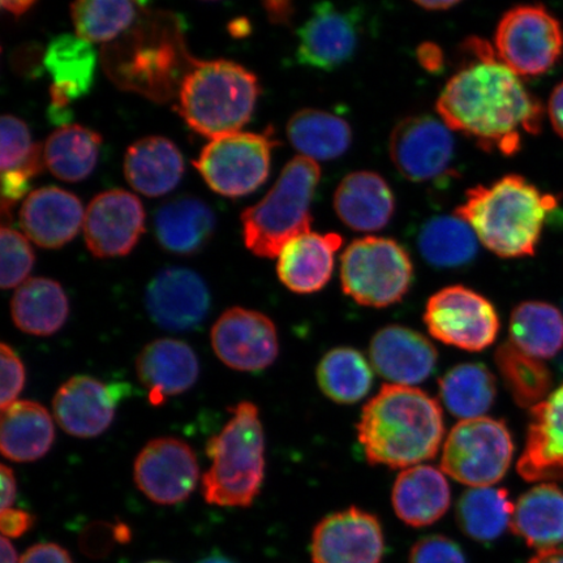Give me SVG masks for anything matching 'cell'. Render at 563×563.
Returning <instances> with one entry per match:
<instances>
[{
    "label": "cell",
    "instance_id": "19",
    "mask_svg": "<svg viewBox=\"0 0 563 563\" xmlns=\"http://www.w3.org/2000/svg\"><path fill=\"white\" fill-rule=\"evenodd\" d=\"M123 396V385H108L90 376H76L56 391L54 418L69 435L95 439L108 431Z\"/></svg>",
    "mask_w": 563,
    "mask_h": 563
},
{
    "label": "cell",
    "instance_id": "39",
    "mask_svg": "<svg viewBox=\"0 0 563 563\" xmlns=\"http://www.w3.org/2000/svg\"><path fill=\"white\" fill-rule=\"evenodd\" d=\"M317 383L329 399L340 405H354L371 390L373 372L361 351L338 347L329 351L317 367Z\"/></svg>",
    "mask_w": 563,
    "mask_h": 563
},
{
    "label": "cell",
    "instance_id": "28",
    "mask_svg": "<svg viewBox=\"0 0 563 563\" xmlns=\"http://www.w3.org/2000/svg\"><path fill=\"white\" fill-rule=\"evenodd\" d=\"M97 56L90 42L79 35L60 34L48 44L44 66L53 79L52 104L68 108L69 101L93 87Z\"/></svg>",
    "mask_w": 563,
    "mask_h": 563
},
{
    "label": "cell",
    "instance_id": "27",
    "mask_svg": "<svg viewBox=\"0 0 563 563\" xmlns=\"http://www.w3.org/2000/svg\"><path fill=\"white\" fill-rule=\"evenodd\" d=\"M185 174V159L173 141L162 136L133 143L124 157V175L141 195L159 197L172 192Z\"/></svg>",
    "mask_w": 563,
    "mask_h": 563
},
{
    "label": "cell",
    "instance_id": "14",
    "mask_svg": "<svg viewBox=\"0 0 563 563\" xmlns=\"http://www.w3.org/2000/svg\"><path fill=\"white\" fill-rule=\"evenodd\" d=\"M363 15L333 3L313 7L298 31L299 65L332 73L354 58L363 34Z\"/></svg>",
    "mask_w": 563,
    "mask_h": 563
},
{
    "label": "cell",
    "instance_id": "40",
    "mask_svg": "<svg viewBox=\"0 0 563 563\" xmlns=\"http://www.w3.org/2000/svg\"><path fill=\"white\" fill-rule=\"evenodd\" d=\"M495 361L505 386L519 407L532 408L549 397L553 382L551 371L539 358L505 342L497 349Z\"/></svg>",
    "mask_w": 563,
    "mask_h": 563
},
{
    "label": "cell",
    "instance_id": "29",
    "mask_svg": "<svg viewBox=\"0 0 563 563\" xmlns=\"http://www.w3.org/2000/svg\"><path fill=\"white\" fill-rule=\"evenodd\" d=\"M154 230L162 249L175 255H195L213 236L216 216L208 203L197 197H175L158 209Z\"/></svg>",
    "mask_w": 563,
    "mask_h": 563
},
{
    "label": "cell",
    "instance_id": "56",
    "mask_svg": "<svg viewBox=\"0 0 563 563\" xmlns=\"http://www.w3.org/2000/svg\"><path fill=\"white\" fill-rule=\"evenodd\" d=\"M0 561L2 563H20L15 547L7 538L0 541Z\"/></svg>",
    "mask_w": 563,
    "mask_h": 563
},
{
    "label": "cell",
    "instance_id": "3",
    "mask_svg": "<svg viewBox=\"0 0 563 563\" xmlns=\"http://www.w3.org/2000/svg\"><path fill=\"white\" fill-rule=\"evenodd\" d=\"M555 208L554 196L510 174L490 186L468 189L454 214L473 228L485 249L499 257L518 258L534 255L547 218Z\"/></svg>",
    "mask_w": 563,
    "mask_h": 563
},
{
    "label": "cell",
    "instance_id": "2",
    "mask_svg": "<svg viewBox=\"0 0 563 563\" xmlns=\"http://www.w3.org/2000/svg\"><path fill=\"white\" fill-rule=\"evenodd\" d=\"M445 433L438 400L418 387L385 385L364 406L357 438L371 464L410 468L439 453Z\"/></svg>",
    "mask_w": 563,
    "mask_h": 563
},
{
    "label": "cell",
    "instance_id": "13",
    "mask_svg": "<svg viewBox=\"0 0 563 563\" xmlns=\"http://www.w3.org/2000/svg\"><path fill=\"white\" fill-rule=\"evenodd\" d=\"M137 488L158 505L185 503L199 483L200 467L187 442L162 438L141 450L133 466Z\"/></svg>",
    "mask_w": 563,
    "mask_h": 563
},
{
    "label": "cell",
    "instance_id": "41",
    "mask_svg": "<svg viewBox=\"0 0 563 563\" xmlns=\"http://www.w3.org/2000/svg\"><path fill=\"white\" fill-rule=\"evenodd\" d=\"M137 7L124 0H81L70 4L76 35L90 44L114 40L129 30L137 16Z\"/></svg>",
    "mask_w": 563,
    "mask_h": 563
},
{
    "label": "cell",
    "instance_id": "34",
    "mask_svg": "<svg viewBox=\"0 0 563 563\" xmlns=\"http://www.w3.org/2000/svg\"><path fill=\"white\" fill-rule=\"evenodd\" d=\"M102 137L87 126L70 124L52 133L44 146L45 165L55 178L76 183L95 172Z\"/></svg>",
    "mask_w": 563,
    "mask_h": 563
},
{
    "label": "cell",
    "instance_id": "52",
    "mask_svg": "<svg viewBox=\"0 0 563 563\" xmlns=\"http://www.w3.org/2000/svg\"><path fill=\"white\" fill-rule=\"evenodd\" d=\"M272 23L287 24L292 19L294 5L288 2H267L264 4Z\"/></svg>",
    "mask_w": 563,
    "mask_h": 563
},
{
    "label": "cell",
    "instance_id": "57",
    "mask_svg": "<svg viewBox=\"0 0 563 563\" xmlns=\"http://www.w3.org/2000/svg\"><path fill=\"white\" fill-rule=\"evenodd\" d=\"M197 563H235L234 561L227 558V555L214 553L209 555V558H206Z\"/></svg>",
    "mask_w": 563,
    "mask_h": 563
},
{
    "label": "cell",
    "instance_id": "18",
    "mask_svg": "<svg viewBox=\"0 0 563 563\" xmlns=\"http://www.w3.org/2000/svg\"><path fill=\"white\" fill-rule=\"evenodd\" d=\"M145 306L161 328L185 332L200 325L210 308V292L191 269L166 267L146 287Z\"/></svg>",
    "mask_w": 563,
    "mask_h": 563
},
{
    "label": "cell",
    "instance_id": "22",
    "mask_svg": "<svg viewBox=\"0 0 563 563\" xmlns=\"http://www.w3.org/2000/svg\"><path fill=\"white\" fill-rule=\"evenodd\" d=\"M517 470L527 482L563 481V384L531 408L525 452Z\"/></svg>",
    "mask_w": 563,
    "mask_h": 563
},
{
    "label": "cell",
    "instance_id": "15",
    "mask_svg": "<svg viewBox=\"0 0 563 563\" xmlns=\"http://www.w3.org/2000/svg\"><path fill=\"white\" fill-rule=\"evenodd\" d=\"M210 340L217 357L235 371H263L279 354L276 325L252 309L234 307L224 311L211 329Z\"/></svg>",
    "mask_w": 563,
    "mask_h": 563
},
{
    "label": "cell",
    "instance_id": "54",
    "mask_svg": "<svg viewBox=\"0 0 563 563\" xmlns=\"http://www.w3.org/2000/svg\"><path fill=\"white\" fill-rule=\"evenodd\" d=\"M528 563H563V549L553 548L540 551Z\"/></svg>",
    "mask_w": 563,
    "mask_h": 563
},
{
    "label": "cell",
    "instance_id": "4",
    "mask_svg": "<svg viewBox=\"0 0 563 563\" xmlns=\"http://www.w3.org/2000/svg\"><path fill=\"white\" fill-rule=\"evenodd\" d=\"M232 418L208 442L211 466L202 476V496L221 508H250L265 477V435L258 408L242 402L230 408Z\"/></svg>",
    "mask_w": 563,
    "mask_h": 563
},
{
    "label": "cell",
    "instance_id": "9",
    "mask_svg": "<svg viewBox=\"0 0 563 563\" xmlns=\"http://www.w3.org/2000/svg\"><path fill=\"white\" fill-rule=\"evenodd\" d=\"M278 144L271 130L231 133L211 140L194 166L214 192L238 199L257 191L269 178L273 151Z\"/></svg>",
    "mask_w": 563,
    "mask_h": 563
},
{
    "label": "cell",
    "instance_id": "47",
    "mask_svg": "<svg viewBox=\"0 0 563 563\" xmlns=\"http://www.w3.org/2000/svg\"><path fill=\"white\" fill-rule=\"evenodd\" d=\"M32 514L20 509H7L0 514V531L3 538L18 539L23 537L34 526Z\"/></svg>",
    "mask_w": 563,
    "mask_h": 563
},
{
    "label": "cell",
    "instance_id": "16",
    "mask_svg": "<svg viewBox=\"0 0 563 563\" xmlns=\"http://www.w3.org/2000/svg\"><path fill=\"white\" fill-rule=\"evenodd\" d=\"M84 236L98 258L129 255L145 230V211L137 197L111 189L90 201L84 218Z\"/></svg>",
    "mask_w": 563,
    "mask_h": 563
},
{
    "label": "cell",
    "instance_id": "7",
    "mask_svg": "<svg viewBox=\"0 0 563 563\" xmlns=\"http://www.w3.org/2000/svg\"><path fill=\"white\" fill-rule=\"evenodd\" d=\"M412 260L398 242L367 236L352 242L341 257V285L357 305L385 308L410 291Z\"/></svg>",
    "mask_w": 563,
    "mask_h": 563
},
{
    "label": "cell",
    "instance_id": "37",
    "mask_svg": "<svg viewBox=\"0 0 563 563\" xmlns=\"http://www.w3.org/2000/svg\"><path fill=\"white\" fill-rule=\"evenodd\" d=\"M497 396V383L484 364L466 363L448 371L440 379V398L462 420L483 418Z\"/></svg>",
    "mask_w": 563,
    "mask_h": 563
},
{
    "label": "cell",
    "instance_id": "30",
    "mask_svg": "<svg viewBox=\"0 0 563 563\" xmlns=\"http://www.w3.org/2000/svg\"><path fill=\"white\" fill-rule=\"evenodd\" d=\"M55 441L51 412L32 400H16L2 410L0 450L7 460L30 463L44 457Z\"/></svg>",
    "mask_w": 563,
    "mask_h": 563
},
{
    "label": "cell",
    "instance_id": "51",
    "mask_svg": "<svg viewBox=\"0 0 563 563\" xmlns=\"http://www.w3.org/2000/svg\"><path fill=\"white\" fill-rule=\"evenodd\" d=\"M0 478H2V510L11 509L16 499L18 484L15 474L5 464L0 467Z\"/></svg>",
    "mask_w": 563,
    "mask_h": 563
},
{
    "label": "cell",
    "instance_id": "50",
    "mask_svg": "<svg viewBox=\"0 0 563 563\" xmlns=\"http://www.w3.org/2000/svg\"><path fill=\"white\" fill-rule=\"evenodd\" d=\"M548 114L553 130L563 139V81L554 88L549 98Z\"/></svg>",
    "mask_w": 563,
    "mask_h": 563
},
{
    "label": "cell",
    "instance_id": "17",
    "mask_svg": "<svg viewBox=\"0 0 563 563\" xmlns=\"http://www.w3.org/2000/svg\"><path fill=\"white\" fill-rule=\"evenodd\" d=\"M384 552L382 523L357 508L330 514L312 534L313 563H379Z\"/></svg>",
    "mask_w": 563,
    "mask_h": 563
},
{
    "label": "cell",
    "instance_id": "53",
    "mask_svg": "<svg viewBox=\"0 0 563 563\" xmlns=\"http://www.w3.org/2000/svg\"><path fill=\"white\" fill-rule=\"evenodd\" d=\"M460 3L457 0H419V2H415L426 11H448Z\"/></svg>",
    "mask_w": 563,
    "mask_h": 563
},
{
    "label": "cell",
    "instance_id": "21",
    "mask_svg": "<svg viewBox=\"0 0 563 563\" xmlns=\"http://www.w3.org/2000/svg\"><path fill=\"white\" fill-rule=\"evenodd\" d=\"M20 227L34 244L58 250L79 234L86 210L79 197L58 187L35 189L20 209Z\"/></svg>",
    "mask_w": 563,
    "mask_h": 563
},
{
    "label": "cell",
    "instance_id": "6",
    "mask_svg": "<svg viewBox=\"0 0 563 563\" xmlns=\"http://www.w3.org/2000/svg\"><path fill=\"white\" fill-rule=\"evenodd\" d=\"M320 178L316 161L294 158L264 199L244 211L243 238L253 255L277 257L292 239L311 231V206Z\"/></svg>",
    "mask_w": 563,
    "mask_h": 563
},
{
    "label": "cell",
    "instance_id": "45",
    "mask_svg": "<svg viewBox=\"0 0 563 563\" xmlns=\"http://www.w3.org/2000/svg\"><path fill=\"white\" fill-rule=\"evenodd\" d=\"M0 371H2V390H0V407L15 404L25 385V367L16 352L9 344L0 346Z\"/></svg>",
    "mask_w": 563,
    "mask_h": 563
},
{
    "label": "cell",
    "instance_id": "20",
    "mask_svg": "<svg viewBox=\"0 0 563 563\" xmlns=\"http://www.w3.org/2000/svg\"><path fill=\"white\" fill-rule=\"evenodd\" d=\"M373 368L393 385L424 383L438 364V350L424 335L402 325L385 327L372 338Z\"/></svg>",
    "mask_w": 563,
    "mask_h": 563
},
{
    "label": "cell",
    "instance_id": "36",
    "mask_svg": "<svg viewBox=\"0 0 563 563\" xmlns=\"http://www.w3.org/2000/svg\"><path fill=\"white\" fill-rule=\"evenodd\" d=\"M477 241L475 231L462 218L442 216L421 228L418 246L427 263L440 269H457L474 262Z\"/></svg>",
    "mask_w": 563,
    "mask_h": 563
},
{
    "label": "cell",
    "instance_id": "42",
    "mask_svg": "<svg viewBox=\"0 0 563 563\" xmlns=\"http://www.w3.org/2000/svg\"><path fill=\"white\" fill-rule=\"evenodd\" d=\"M0 168L2 173L21 172L33 179L44 168V150L33 144L27 125L15 115L5 114L0 122Z\"/></svg>",
    "mask_w": 563,
    "mask_h": 563
},
{
    "label": "cell",
    "instance_id": "26",
    "mask_svg": "<svg viewBox=\"0 0 563 563\" xmlns=\"http://www.w3.org/2000/svg\"><path fill=\"white\" fill-rule=\"evenodd\" d=\"M393 508L412 527L438 522L450 508L452 490L442 471L427 464L406 468L394 483Z\"/></svg>",
    "mask_w": 563,
    "mask_h": 563
},
{
    "label": "cell",
    "instance_id": "33",
    "mask_svg": "<svg viewBox=\"0 0 563 563\" xmlns=\"http://www.w3.org/2000/svg\"><path fill=\"white\" fill-rule=\"evenodd\" d=\"M287 137L302 157L330 161L349 151L352 131L344 119L328 111L302 109L288 121Z\"/></svg>",
    "mask_w": 563,
    "mask_h": 563
},
{
    "label": "cell",
    "instance_id": "5",
    "mask_svg": "<svg viewBox=\"0 0 563 563\" xmlns=\"http://www.w3.org/2000/svg\"><path fill=\"white\" fill-rule=\"evenodd\" d=\"M260 91L256 75L238 63L202 62L181 82L178 111L189 129L213 140L241 132Z\"/></svg>",
    "mask_w": 563,
    "mask_h": 563
},
{
    "label": "cell",
    "instance_id": "24",
    "mask_svg": "<svg viewBox=\"0 0 563 563\" xmlns=\"http://www.w3.org/2000/svg\"><path fill=\"white\" fill-rule=\"evenodd\" d=\"M342 244V236L334 232L317 234L309 231L292 239L278 256L279 280L288 290L297 294L322 290L333 276L335 253Z\"/></svg>",
    "mask_w": 563,
    "mask_h": 563
},
{
    "label": "cell",
    "instance_id": "11",
    "mask_svg": "<svg viewBox=\"0 0 563 563\" xmlns=\"http://www.w3.org/2000/svg\"><path fill=\"white\" fill-rule=\"evenodd\" d=\"M424 322L435 340L473 352L489 347L499 332L495 306L464 286H449L432 295Z\"/></svg>",
    "mask_w": 563,
    "mask_h": 563
},
{
    "label": "cell",
    "instance_id": "38",
    "mask_svg": "<svg viewBox=\"0 0 563 563\" xmlns=\"http://www.w3.org/2000/svg\"><path fill=\"white\" fill-rule=\"evenodd\" d=\"M514 508L504 488H471L457 499L456 522L477 543H490L510 526Z\"/></svg>",
    "mask_w": 563,
    "mask_h": 563
},
{
    "label": "cell",
    "instance_id": "31",
    "mask_svg": "<svg viewBox=\"0 0 563 563\" xmlns=\"http://www.w3.org/2000/svg\"><path fill=\"white\" fill-rule=\"evenodd\" d=\"M510 528L528 547L553 549L563 543V492L552 483L539 484L519 497Z\"/></svg>",
    "mask_w": 563,
    "mask_h": 563
},
{
    "label": "cell",
    "instance_id": "8",
    "mask_svg": "<svg viewBox=\"0 0 563 563\" xmlns=\"http://www.w3.org/2000/svg\"><path fill=\"white\" fill-rule=\"evenodd\" d=\"M443 473L468 487H492L510 468L514 441L503 420H461L443 443Z\"/></svg>",
    "mask_w": 563,
    "mask_h": 563
},
{
    "label": "cell",
    "instance_id": "23",
    "mask_svg": "<svg viewBox=\"0 0 563 563\" xmlns=\"http://www.w3.org/2000/svg\"><path fill=\"white\" fill-rule=\"evenodd\" d=\"M140 383L150 390L154 406L179 396L196 384L200 375L199 358L189 344L173 338L147 343L136 361Z\"/></svg>",
    "mask_w": 563,
    "mask_h": 563
},
{
    "label": "cell",
    "instance_id": "48",
    "mask_svg": "<svg viewBox=\"0 0 563 563\" xmlns=\"http://www.w3.org/2000/svg\"><path fill=\"white\" fill-rule=\"evenodd\" d=\"M20 563H74L65 548L42 543L27 549Z\"/></svg>",
    "mask_w": 563,
    "mask_h": 563
},
{
    "label": "cell",
    "instance_id": "25",
    "mask_svg": "<svg viewBox=\"0 0 563 563\" xmlns=\"http://www.w3.org/2000/svg\"><path fill=\"white\" fill-rule=\"evenodd\" d=\"M334 209L350 229L373 232L389 224L396 211V200L382 175L356 172L347 175L338 186Z\"/></svg>",
    "mask_w": 563,
    "mask_h": 563
},
{
    "label": "cell",
    "instance_id": "12",
    "mask_svg": "<svg viewBox=\"0 0 563 563\" xmlns=\"http://www.w3.org/2000/svg\"><path fill=\"white\" fill-rule=\"evenodd\" d=\"M455 143L452 130L431 115H413L393 130L389 152L394 166L412 181H432L452 168Z\"/></svg>",
    "mask_w": 563,
    "mask_h": 563
},
{
    "label": "cell",
    "instance_id": "58",
    "mask_svg": "<svg viewBox=\"0 0 563 563\" xmlns=\"http://www.w3.org/2000/svg\"><path fill=\"white\" fill-rule=\"evenodd\" d=\"M144 563H172V562H167V561H150V562H144Z\"/></svg>",
    "mask_w": 563,
    "mask_h": 563
},
{
    "label": "cell",
    "instance_id": "49",
    "mask_svg": "<svg viewBox=\"0 0 563 563\" xmlns=\"http://www.w3.org/2000/svg\"><path fill=\"white\" fill-rule=\"evenodd\" d=\"M418 60L420 66L431 74H441L445 68V55L442 48L434 42H422L418 47Z\"/></svg>",
    "mask_w": 563,
    "mask_h": 563
},
{
    "label": "cell",
    "instance_id": "46",
    "mask_svg": "<svg viewBox=\"0 0 563 563\" xmlns=\"http://www.w3.org/2000/svg\"><path fill=\"white\" fill-rule=\"evenodd\" d=\"M31 176L21 172L2 173V208L3 211L13 206L31 189Z\"/></svg>",
    "mask_w": 563,
    "mask_h": 563
},
{
    "label": "cell",
    "instance_id": "55",
    "mask_svg": "<svg viewBox=\"0 0 563 563\" xmlns=\"http://www.w3.org/2000/svg\"><path fill=\"white\" fill-rule=\"evenodd\" d=\"M0 5H2L4 11L10 12L11 15L20 18L33 9L35 2H30V0H21V2H2Z\"/></svg>",
    "mask_w": 563,
    "mask_h": 563
},
{
    "label": "cell",
    "instance_id": "1",
    "mask_svg": "<svg viewBox=\"0 0 563 563\" xmlns=\"http://www.w3.org/2000/svg\"><path fill=\"white\" fill-rule=\"evenodd\" d=\"M450 130L473 139L485 152L514 156L523 133L539 135L543 104L498 59L488 41L471 37L461 45V65L435 106Z\"/></svg>",
    "mask_w": 563,
    "mask_h": 563
},
{
    "label": "cell",
    "instance_id": "43",
    "mask_svg": "<svg viewBox=\"0 0 563 563\" xmlns=\"http://www.w3.org/2000/svg\"><path fill=\"white\" fill-rule=\"evenodd\" d=\"M34 262V252L26 236L3 227L0 231V285L4 290L23 285Z\"/></svg>",
    "mask_w": 563,
    "mask_h": 563
},
{
    "label": "cell",
    "instance_id": "10",
    "mask_svg": "<svg viewBox=\"0 0 563 563\" xmlns=\"http://www.w3.org/2000/svg\"><path fill=\"white\" fill-rule=\"evenodd\" d=\"M498 59L519 77L548 73L563 53V30L544 5H517L499 20L495 34Z\"/></svg>",
    "mask_w": 563,
    "mask_h": 563
},
{
    "label": "cell",
    "instance_id": "35",
    "mask_svg": "<svg viewBox=\"0 0 563 563\" xmlns=\"http://www.w3.org/2000/svg\"><path fill=\"white\" fill-rule=\"evenodd\" d=\"M510 342L525 354L551 358L563 349V314L545 301H525L510 317Z\"/></svg>",
    "mask_w": 563,
    "mask_h": 563
},
{
    "label": "cell",
    "instance_id": "32",
    "mask_svg": "<svg viewBox=\"0 0 563 563\" xmlns=\"http://www.w3.org/2000/svg\"><path fill=\"white\" fill-rule=\"evenodd\" d=\"M69 314L67 294L51 278H30L18 287L11 300V316L26 334L48 336L65 327Z\"/></svg>",
    "mask_w": 563,
    "mask_h": 563
},
{
    "label": "cell",
    "instance_id": "44",
    "mask_svg": "<svg viewBox=\"0 0 563 563\" xmlns=\"http://www.w3.org/2000/svg\"><path fill=\"white\" fill-rule=\"evenodd\" d=\"M408 563H466V558L455 541L433 534L412 547Z\"/></svg>",
    "mask_w": 563,
    "mask_h": 563
}]
</instances>
